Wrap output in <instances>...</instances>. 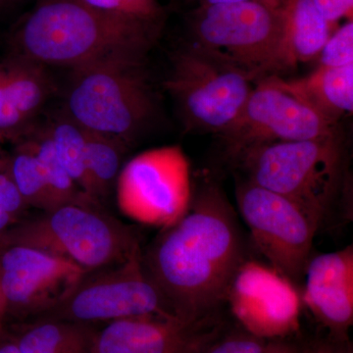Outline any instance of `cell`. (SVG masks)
<instances>
[{
  "label": "cell",
  "mask_w": 353,
  "mask_h": 353,
  "mask_svg": "<svg viewBox=\"0 0 353 353\" xmlns=\"http://www.w3.org/2000/svg\"><path fill=\"white\" fill-rule=\"evenodd\" d=\"M192 192L189 161L176 145L139 153L121 169L116 182L121 211L137 222L162 229L185 214Z\"/></svg>",
  "instance_id": "obj_11"
},
{
  "label": "cell",
  "mask_w": 353,
  "mask_h": 353,
  "mask_svg": "<svg viewBox=\"0 0 353 353\" xmlns=\"http://www.w3.org/2000/svg\"><path fill=\"white\" fill-rule=\"evenodd\" d=\"M336 125L294 94L284 79L268 76L257 81L240 115L219 134L234 163L261 146L328 136Z\"/></svg>",
  "instance_id": "obj_9"
},
{
  "label": "cell",
  "mask_w": 353,
  "mask_h": 353,
  "mask_svg": "<svg viewBox=\"0 0 353 353\" xmlns=\"http://www.w3.org/2000/svg\"><path fill=\"white\" fill-rule=\"evenodd\" d=\"M265 353H299V341L287 339L269 341Z\"/></svg>",
  "instance_id": "obj_30"
},
{
  "label": "cell",
  "mask_w": 353,
  "mask_h": 353,
  "mask_svg": "<svg viewBox=\"0 0 353 353\" xmlns=\"http://www.w3.org/2000/svg\"><path fill=\"white\" fill-rule=\"evenodd\" d=\"M285 83L299 99L334 124L352 113L353 64L319 66L308 76Z\"/></svg>",
  "instance_id": "obj_19"
},
{
  "label": "cell",
  "mask_w": 353,
  "mask_h": 353,
  "mask_svg": "<svg viewBox=\"0 0 353 353\" xmlns=\"http://www.w3.org/2000/svg\"><path fill=\"white\" fill-rule=\"evenodd\" d=\"M274 1L277 2V3L279 4V6H281V4L284 3V2L285 1V0H274Z\"/></svg>",
  "instance_id": "obj_37"
},
{
  "label": "cell",
  "mask_w": 353,
  "mask_h": 353,
  "mask_svg": "<svg viewBox=\"0 0 353 353\" xmlns=\"http://www.w3.org/2000/svg\"><path fill=\"white\" fill-rule=\"evenodd\" d=\"M0 353H21L9 327L0 325Z\"/></svg>",
  "instance_id": "obj_31"
},
{
  "label": "cell",
  "mask_w": 353,
  "mask_h": 353,
  "mask_svg": "<svg viewBox=\"0 0 353 353\" xmlns=\"http://www.w3.org/2000/svg\"><path fill=\"white\" fill-rule=\"evenodd\" d=\"M27 204L7 172L4 162L0 165V209L21 220Z\"/></svg>",
  "instance_id": "obj_27"
},
{
  "label": "cell",
  "mask_w": 353,
  "mask_h": 353,
  "mask_svg": "<svg viewBox=\"0 0 353 353\" xmlns=\"http://www.w3.org/2000/svg\"><path fill=\"white\" fill-rule=\"evenodd\" d=\"M224 323L222 312L194 322L160 316L116 320L97 329L92 353H199Z\"/></svg>",
  "instance_id": "obj_14"
},
{
  "label": "cell",
  "mask_w": 353,
  "mask_h": 353,
  "mask_svg": "<svg viewBox=\"0 0 353 353\" xmlns=\"http://www.w3.org/2000/svg\"><path fill=\"white\" fill-rule=\"evenodd\" d=\"M280 7L282 32L269 76L319 57L336 30V25L327 22L317 10L313 0H285Z\"/></svg>",
  "instance_id": "obj_17"
},
{
  "label": "cell",
  "mask_w": 353,
  "mask_h": 353,
  "mask_svg": "<svg viewBox=\"0 0 353 353\" xmlns=\"http://www.w3.org/2000/svg\"><path fill=\"white\" fill-rule=\"evenodd\" d=\"M245 1H261L272 6H280L274 0H201V6H217V4L238 3V2Z\"/></svg>",
  "instance_id": "obj_33"
},
{
  "label": "cell",
  "mask_w": 353,
  "mask_h": 353,
  "mask_svg": "<svg viewBox=\"0 0 353 353\" xmlns=\"http://www.w3.org/2000/svg\"><path fill=\"white\" fill-rule=\"evenodd\" d=\"M21 353H92L97 326L39 316L9 326Z\"/></svg>",
  "instance_id": "obj_18"
},
{
  "label": "cell",
  "mask_w": 353,
  "mask_h": 353,
  "mask_svg": "<svg viewBox=\"0 0 353 353\" xmlns=\"http://www.w3.org/2000/svg\"><path fill=\"white\" fill-rule=\"evenodd\" d=\"M83 3L105 12L164 25L166 11L158 0H81Z\"/></svg>",
  "instance_id": "obj_25"
},
{
  "label": "cell",
  "mask_w": 353,
  "mask_h": 353,
  "mask_svg": "<svg viewBox=\"0 0 353 353\" xmlns=\"http://www.w3.org/2000/svg\"><path fill=\"white\" fill-rule=\"evenodd\" d=\"M46 128L60 164L79 189L94 201L88 171L85 130L66 113L55 117Z\"/></svg>",
  "instance_id": "obj_21"
},
{
  "label": "cell",
  "mask_w": 353,
  "mask_h": 353,
  "mask_svg": "<svg viewBox=\"0 0 353 353\" xmlns=\"http://www.w3.org/2000/svg\"><path fill=\"white\" fill-rule=\"evenodd\" d=\"M313 2L330 24L336 25L345 17L352 20L353 0H313Z\"/></svg>",
  "instance_id": "obj_29"
},
{
  "label": "cell",
  "mask_w": 353,
  "mask_h": 353,
  "mask_svg": "<svg viewBox=\"0 0 353 353\" xmlns=\"http://www.w3.org/2000/svg\"><path fill=\"white\" fill-rule=\"evenodd\" d=\"M6 316V304H4L3 299L0 296V325H1L2 320Z\"/></svg>",
  "instance_id": "obj_36"
},
{
  "label": "cell",
  "mask_w": 353,
  "mask_h": 353,
  "mask_svg": "<svg viewBox=\"0 0 353 353\" xmlns=\"http://www.w3.org/2000/svg\"><path fill=\"white\" fill-rule=\"evenodd\" d=\"M282 24L281 7L261 1L201 6L190 21L192 43L250 72L256 81L270 73Z\"/></svg>",
  "instance_id": "obj_7"
},
{
  "label": "cell",
  "mask_w": 353,
  "mask_h": 353,
  "mask_svg": "<svg viewBox=\"0 0 353 353\" xmlns=\"http://www.w3.org/2000/svg\"><path fill=\"white\" fill-rule=\"evenodd\" d=\"M141 252L123 263L87 272L55 307L41 316L94 326L145 316L176 317L143 270Z\"/></svg>",
  "instance_id": "obj_8"
},
{
  "label": "cell",
  "mask_w": 353,
  "mask_h": 353,
  "mask_svg": "<svg viewBox=\"0 0 353 353\" xmlns=\"http://www.w3.org/2000/svg\"><path fill=\"white\" fill-rule=\"evenodd\" d=\"M269 341L225 322L199 353H265Z\"/></svg>",
  "instance_id": "obj_24"
},
{
  "label": "cell",
  "mask_w": 353,
  "mask_h": 353,
  "mask_svg": "<svg viewBox=\"0 0 353 353\" xmlns=\"http://www.w3.org/2000/svg\"><path fill=\"white\" fill-rule=\"evenodd\" d=\"M85 137L92 197L103 206L114 183L117 182L123 157L129 145L113 137L88 130H85Z\"/></svg>",
  "instance_id": "obj_20"
},
{
  "label": "cell",
  "mask_w": 353,
  "mask_h": 353,
  "mask_svg": "<svg viewBox=\"0 0 353 353\" xmlns=\"http://www.w3.org/2000/svg\"><path fill=\"white\" fill-rule=\"evenodd\" d=\"M236 201L254 245L268 264L294 285L301 282L319 232L315 223L294 201L246 179L236 182Z\"/></svg>",
  "instance_id": "obj_10"
},
{
  "label": "cell",
  "mask_w": 353,
  "mask_h": 353,
  "mask_svg": "<svg viewBox=\"0 0 353 353\" xmlns=\"http://www.w3.org/2000/svg\"><path fill=\"white\" fill-rule=\"evenodd\" d=\"M145 58L112 53L72 69L65 113L88 131L131 145L157 109Z\"/></svg>",
  "instance_id": "obj_4"
},
{
  "label": "cell",
  "mask_w": 353,
  "mask_h": 353,
  "mask_svg": "<svg viewBox=\"0 0 353 353\" xmlns=\"http://www.w3.org/2000/svg\"><path fill=\"white\" fill-rule=\"evenodd\" d=\"M6 70L4 63L0 64V97L3 92L4 83H6Z\"/></svg>",
  "instance_id": "obj_34"
},
{
  "label": "cell",
  "mask_w": 353,
  "mask_h": 353,
  "mask_svg": "<svg viewBox=\"0 0 353 353\" xmlns=\"http://www.w3.org/2000/svg\"><path fill=\"white\" fill-rule=\"evenodd\" d=\"M319 66L343 67L353 64V22L334 30L319 54Z\"/></svg>",
  "instance_id": "obj_26"
},
{
  "label": "cell",
  "mask_w": 353,
  "mask_h": 353,
  "mask_svg": "<svg viewBox=\"0 0 353 353\" xmlns=\"http://www.w3.org/2000/svg\"><path fill=\"white\" fill-rule=\"evenodd\" d=\"M18 141L19 143L12 154L3 161L7 172L28 208L31 206L41 211L54 208L38 158L26 139Z\"/></svg>",
  "instance_id": "obj_23"
},
{
  "label": "cell",
  "mask_w": 353,
  "mask_h": 353,
  "mask_svg": "<svg viewBox=\"0 0 353 353\" xmlns=\"http://www.w3.org/2000/svg\"><path fill=\"white\" fill-rule=\"evenodd\" d=\"M257 81L199 44H185L172 58L165 88L188 126L221 134L240 115Z\"/></svg>",
  "instance_id": "obj_6"
},
{
  "label": "cell",
  "mask_w": 353,
  "mask_h": 353,
  "mask_svg": "<svg viewBox=\"0 0 353 353\" xmlns=\"http://www.w3.org/2000/svg\"><path fill=\"white\" fill-rule=\"evenodd\" d=\"M68 260L85 272L123 263L141 252L136 230L97 204L69 203L21 219L0 236Z\"/></svg>",
  "instance_id": "obj_5"
},
{
  "label": "cell",
  "mask_w": 353,
  "mask_h": 353,
  "mask_svg": "<svg viewBox=\"0 0 353 353\" xmlns=\"http://www.w3.org/2000/svg\"><path fill=\"white\" fill-rule=\"evenodd\" d=\"M6 83L0 97V143L19 139L50 94L43 65L15 57L4 63Z\"/></svg>",
  "instance_id": "obj_16"
},
{
  "label": "cell",
  "mask_w": 353,
  "mask_h": 353,
  "mask_svg": "<svg viewBox=\"0 0 353 353\" xmlns=\"http://www.w3.org/2000/svg\"><path fill=\"white\" fill-rule=\"evenodd\" d=\"M304 279L303 305L326 334L350 339L353 324V245L311 256Z\"/></svg>",
  "instance_id": "obj_15"
},
{
  "label": "cell",
  "mask_w": 353,
  "mask_h": 353,
  "mask_svg": "<svg viewBox=\"0 0 353 353\" xmlns=\"http://www.w3.org/2000/svg\"><path fill=\"white\" fill-rule=\"evenodd\" d=\"M225 305L236 324L267 341L292 338L301 329V294L270 265L246 259L234 274Z\"/></svg>",
  "instance_id": "obj_12"
},
{
  "label": "cell",
  "mask_w": 353,
  "mask_h": 353,
  "mask_svg": "<svg viewBox=\"0 0 353 353\" xmlns=\"http://www.w3.org/2000/svg\"><path fill=\"white\" fill-rule=\"evenodd\" d=\"M299 353H353L350 339H339L326 334L299 341Z\"/></svg>",
  "instance_id": "obj_28"
},
{
  "label": "cell",
  "mask_w": 353,
  "mask_h": 353,
  "mask_svg": "<svg viewBox=\"0 0 353 353\" xmlns=\"http://www.w3.org/2000/svg\"><path fill=\"white\" fill-rule=\"evenodd\" d=\"M20 0H0V10L8 8V7L14 6Z\"/></svg>",
  "instance_id": "obj_35"
},
{
  "label": "cell",
  "mask_w": 353,
  "mask_h": 353,
  "mask_svg": "<svg viewBox=\"0 0 353 353\" xmlns=\"http://www.w3.org/2000/svg\"><path fill=\"white\" fill-rule=\"evenodd\" d=\"M20 221L15 216L9 214V213L4 212L0 209V236L2 234L6 233L7 230L9 229L11 226H13L14 224Z\"/></svg>",
  "instance_id": "obj_32"
},
{
  "label": "cell",
  "mask_w": 353,
  "mask_h": 353,
  "mask_svg": "<svg viewBox=\"0 0 353 353\" xmlns=\"http://www.w3.org/2000/svg\"><path fill=\"white\" fill-rule=\"evenodd\" d=\"M162 29L81 0H41L16 26L11 43L16 57L74 69L112 53L148 55Z\"/></svg>",
  "instance_id": "obj_2"
},
{
  "label": "cell",
  "mask_w": 353,
  "mask_h": 353,
  "mask_svg": "<svg viewBox=\"0 0 353 353\" xmlns=\"http://www.w3.org/2000/svg\"><path fill=\"white\" fill-rule=\"evenodd\" d=\"M234 164L246 180L303 208L319 231L352 220L347 155L336 132L261 146Z\"/></svg>",
  "instance_id": "obj_3"
},
{
  "label": "cell",
  "mask_w": 353,
  "mask_h": 353,
  "mask_svg": "<svg viewBox=\"0 0 353 353\" xmlns=\"http://www.w3.org/2000/svg\"><path fill=\"white\" fill-rule=\"evenodd\" d=\"M246 259L238 217L213 182L192 192L185 214L141 252L146 275L174 314L188 322L222 312L230 284Z\"/></svg>",
  "instance_id": "obj_1"
},
{
  "label": "cell",
  "mask_w": 353,
  "mask_h": 353,
  "mask_svg": "<svg viewBox=\"0 0 353 353\" xmlns=\"http://www.w3.org/2000/svg\"><path fill=\"white\" fill-rule=\"evenodd\" d=\"M21 139L27 141L38 158L54 208L69 203L97 204L79 189L60 164L48 128L34 132L29 130Z\"/></svg>",
  "instance_id": "obj_22"
},
{
  "label": "cell",
  "mask_w": 353,
  "mask_h": 353,
  "mask_svg": "<svg viewBox=\"0 0 353 353\" xmlns=\"http://www.w3.org/2000/svg\"><path fill=\"white\" fill-rule=\"evenodd\" d=\"M87 273L61 257L21 245H0V296L6 316L31 319L57 305Z\"/></svg>",
  "instance_id": "obj_13"
}]
</instances>
